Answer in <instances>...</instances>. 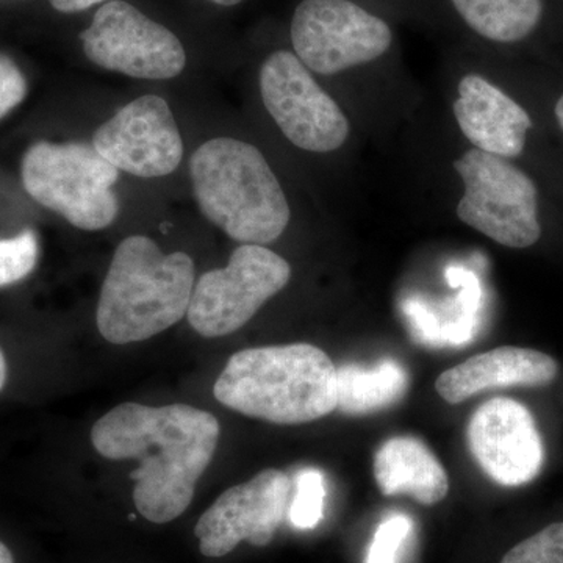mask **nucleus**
I'll list each match as a JSON object with an SVG mask.
<instances>
[{
	"label": "nucleus",
	"mask_w": 563,
	"mask_h": 563,
	"mask_svg": "<svg viewBox=\"0 0 563 563\" xmlns=\"http://www.w3.org/2000/svg\"><path fill=\"white\" fill-rule=\"evenodd\" d=\"M92 146L118 172L136 177L168 176L179 168L184 143L168 102L141 96L95 133Z\"/></svg>",
	"instance_id": "obj_12"
},
{
	"label": "nucleus",
	"mask_w": 563,
	"mask_h": 563,
	"mask_svg": "<svg viewBox=\"0 0 563 563\" xmlns=\"http://www.w3.org/2000/svg\"><path fill=\"white\" fill-rule=\"evenodd\" d=\"M7 383V361L2 350H0V391Z\"/></svg>",
	"instance_id": "obj_26"
},
{
	"label": "nucleus",
	"mask_w": 563,
	"mask_h": 563,
	"mask_svg": "<svg viewBox=\"0 0 563 563\" xmlns=\"http://www.w3.org/2000/svg\"><path fill=\"white\" fill-rule=\"evenodd\" d=\"M51 5L62 13H77L96 5V3L106 2V0H49Z\"/></svg>",
	"instance_id": "obj_24"
},
{
	"label": "nucleus",
	"mask_w": 563,
	"mask_h": 563,
	"mask_svg": "<svg viewBox=\"0 0 563 563\" xmlns=\"http://www.w3.org/2000/svg\"><path fill=\"white\" fill-rule=\"evenodd\" d=\"M80 38L95 65L136 79H173L187 63L184 46L172 31L122 0H111L96 11Z\"/></svg>",
	"instance_id": "obj_10"
},
{
	"label": "nucleus",
	"mask_w": 563,
	"mask_h": 563,
	"mask_svg": "<svg viewBox=\"0 0 563 563\" xmlns=\"http://www.w3.org/2000/svg\"><path fill=\"white\" fill-rule=\"evenodd\" d=\"M291 279L290 263L261 244H242L229 265L203 274L192 288L188 321L206 339L231 335Z\"/></svg>",
	"instance_id": "obj_7"
},
{
	"label": "nucleus",
	"mask_w": 563,
	"mask_h": 563,
	"mask_svg": "<svg viewBox=\"0 0 563 563\" xmlns=\"http://www.w3.org/2000/svg\"><path fill=\"white\" fill-rule=\"evenodd\" d=\"M501 563H563V523L533 533L504 555Z\"/></svg>",
	"instance_id": "obj_21"
},
{
	"label": "nucleus",
	"mask_w": 563,
	"mask_h": 563,
	"mask_svg": "<svg viewBox=\"0 0 563 563\" xmlns=\"http://www.w3.org/2000/svg\"><path fill=\"white\" fill-rule=\"evenodd\" d=\"M195 263L185 252L163 254L143 235L122 240L103 280L96 322L107 342H144L188 312Z\"/></svg>",
	"instance_id": "obj_3"
},
{
	"label": "nucleus",
	"mask_w": 563,
	"mask_h": 563,
	"mask_svg": "<svg viewBox=\"0 0 563 563\" xmlns=\"http://www.w3.org/2000/svg\"><path fill=\"white\" fill-rule=\"evenodd\" d=\"M391 41L387 22L351 0H303L291 21L296 57L324 76L377 60Z\"/></svg>",
	"instance_id": "obj_8"
},
{
	"label": "nucleus",
	"mask_w": 563,
	"mask_h": 563,
	"mask_svg": "<svg viewBox=\"0 0 563 563\" xmlns=\"http://www.w3.org/2000/svg\"><path fill=\"white\" fill-rule=\"evenodd\" d=\"M374 477L385 496H413L422 506L446 498L450 479L439 459L421 440L395 437L374 455Z\"/></svg>",
	"instance_id": "obj_16"
},
{
	"label": "nucleus",
	"mask_w": 563,
	"mask_h": 563,
	"mask_svg": "<svg viewBox=\"0 0 563 563\" xmlns=\"http://www.w3.org/2000/svg\"><path fill=\"white\" fill-rule=\"evenodd\" d=\"M325 501V477L317 468H306L296 476V493L288 509L291 525L313 529L322 520Z\"/></svg>",
	"instance_id": "obj_19"
},
{
	"label": "nucleus",
	"mask_w": 563,
	"mask_h": 563,
	"mask_svg": "<svg viewBox=\"0 0 563 563\" xmlns=\"http://www.w3.org/2000/svg\"><path fill=\"white\" fill-rule=\"evenodd\" d=\"M38 262V239L25 231L14 239L0 240V288L16 284L35 269Z\"/></svg>",
	"instance_id": "obj_20"
},
{
	"label": "nucleus",
	"mask_w": 563,
	"mask_h": 563,
	"mask_svg": "<svg viewBox=\"0 0 563 563\" xmlns=\"http://www.w3.org/2000/svg\"><path fill=\"white\" fill-rule=\"evenodd\" d=\"M211 2L218 3V5L232 7L243 2V0H211Z\"/></svg>",
	"instance_id": "obj_28"
},
{
	"label": "nucleus",
	"mask_w": 563,
	"mask_h": 563,
	"mask_svg": "<svg viewBox=\"0 0 563 563\" xmlns=\"http://www.w3.org/2000/svg\"><path fill=\"white\" fill-rule=\"evenodd\" d=\"M291 503V481L280 470H263L220 495L196 525L206 558H224L242 542L272 543Z\"/></svg>",
	"instance_id": "obj_11"
},
{
	"label": "nucleus",
	"mask_w": 563,
	"mask_h": 563,
	"mask_svg": "<svg viewBox=\"0 0 563 563\" xmlns=\"http://www.w3.org/2000/svg\"><path fill=\"white\" fill-rule=\"evenodd\" d=\"M118 176L120 172L88 143L40 141L25 152L21 165L25 191L84 231H101L118 217Z\"/></svg>",
	"instance_id": "obj_5"
},
{
	"label": "nucleus",
	"mask_w": 563,
	"mask_h": 563,
	"mask_svg": "<svg viewBox=\"0 0 563 563\" xmlns=\"http://www.w3.org/2000/svg\"><path fill=\"white\" fill-rule=\"evenodd\" d=\"M468 446L483 472L504 487H520L539 476L543 442L532 413L510 398L484 402L468 424Z\"/></svg>",
	"instance_id": "obj_13"
},
{
	"label": "nucleus",
	"mask_w": 563,
	"mask_h": 563,
	"mask_svg": "<svg viewBox=\"0 0 563 563\" xmlns=\"http://www.w3.org/2000/svg\"><path fill=\"white\" fill-rule=\"evenodd\" d=\"M558 373V362L542 351L503 346L473 355L440 374L435 388L444 401L461 404L495 388L544 387L554 383Z\"/></svg>",
	"instance_id": "obj_15"
},
{
	"label": "nucleus",
	"mask_w": 563,
	"mask_h": 563,
	"mask_svg": "<svg viewBox=\"0 0 563 563\" xmlns=\"http://www.w3.org/2000/svg\"><path fill=\"white\" fill-rule=\"evenodd\" d=\"M27 95V81L7 55L0 54V120L16 109Z\"/></svg>",
	"instance_id": "obj_23"
},
{
	"label": "nucleus",
	"mask_w": 563,
	"mask_h": 563,
	"mask_svg": "<svg viewBox=\"0 0 563 563\" xmlns=\"http://www.w3.org/2000/svg\"><path fill=\"white\" fill-rule=\"evenodd\" d=\"M472 31L495 43H520L542 22L544 0H451Z\"/></svg>",
	"instance_id": "obj_18"
},
{
	"label": "nucleus",
	"mask_w": 563,
	"mask_h": 563,
	"mask_svg": "<svg viewBox=\"0 0 563 563\" xmlns=\"http://www.w3.org/2000/svg\"><path fill=\"white\" fill-rule=\"evenodd\" d=\"M214 398L246 417L274 424H303L336 410V368L309 343L251 347L229 358Z\"/></svg>",
	"instance_id": "obj_2"
},
{
	"label": "nucleus",
	"mask_w": 563,
	"mask_h": 563,
	"mask_svg": "<svg viewBox=\"0 0 563 563\" xmlns=\"http://www.w3.org/2000/svg\"><path fill=\"white\" fill-rule=\"evenodd\" d=\"M266 110L299 150L333 152L350 136V121L296 54L277 51L261 69Z\"/></svg>",
	"instance_id": "obj_9"
},
{
	"label": "nucleus",
	"mask_w": 563,
	"mask_h": 563,
	"mask_svg": "<svg viewBox=\"0 0 563 563\" xmlns=\"http://www.w3.org/2000/svg\"><path fill=\"white\" fill-rule=\"evenodd\" d=\"M454 117L474 150L503 158H515L525 151L532 120L510 96L477 76L468 74L459 84Z\"/></svg>",
	"instance_id": "obj_14"
},
{
	"label": "nucleus",
	"mask_w": 563,
	"mask_h": 563,
	"mask_svg": "<svg viewBox=\"0 0 563 563\" xmlns=\"http://www.w3.org/2000/svg\"><path fill=\"white\" fill-rule=\"evenodd\" d=\"M454 169L465 188L457 206L463 224L512 250L539 242V191L528 174L509 158L479 150L466 151Z\"/></svg>",
	"instance_id": "obj_6"
},
{
	"label": "nucleus",
	"mask_w": 563,
	"mask_h": 563,
	"mask_svg": "<svg viewBox=\"0 0 563 563\" xmlns=\"http://www.w3.org/2000/svg\"><path fill=\"white\" fill-rule=\"evenodd\" d=\"M196 201L207 220L243 244L276 242L290 222V206L276 174L252 144L214 139L191 155Z\"/></svg>",
	"instance_id": "obj_4"
},
{
	"label": "nucleus",
	"mask_w": 563,
	"mask_h": 563,
	"mask_svg": "<svg viewBox=\"0 0 563 563\" xmlns=\"http://www.w3.org/2000/svg\"><path fill=\"white\" fill-rule=\"evenodd\" d=\"M555 120H558L559 125L563 131V96L559 99L558 103H555Z\"/></svg>",
	"instance_id": "obj_27"
},
{
	"label": "nucleus",
	"mask_w": 563,
	"mask_h": 563,
	"mask_svg": "<svg viewBox=\"0 0 563 563\" xmlns=\"http://www.w3.org/2000/svg\"><path fill=\"white\" fill-rule=\"evenodd\" d=\"M412 529V520L407 515H391L374 533L366 563H398L399 553L409 540Z\"/></svg>",
	"instance_id": "obj_22"
},
{
	"label": "nucleus",
	"mask_w": 563,
	"mask_h": 563,
	"mask_svg": "<svg viewBox=\"0 0 563 563\" xmlns=\"http://www.w3.org/2000/svg\"><path fill=\"white\" fill-rule=\"evenodd\" d=\"M0 563H14L13 554L3 542H0Z\"/></svg>",
	"instance_id": "obj_25"
},
{
	"label": "nucleus",
	"mask_w": 563,
	"mask_h": 563,
	"mask_svg": "<svg viewBox=\"0 0 563 563\" xmlns=\"http://www.w3.org/2000/svg\"><path fill=\"white\" fill-rule=\"evenodd\" d=\"M406 369L384 361L374 368L343 365L336 369V409L346 415H366L385 409L407 391Z\"/></svg>",
	"instance_id": "obj_17"
},
{
	"label": "nucleus",
	"mask_w": 563,
	"mask_h": 563,
	"mask_svg": "<svg viewBox=\"0 0 563 563\" xmlns=\"http://www.w3.org/2000/svg\"><path fill=\"white\" fill-rule=\"evenodd\" d=\"M220 433L213 415L187 404L124 402L96 421L91 442L110 461L140 462L132 473L136 510L151 523L165 525L190 507Z\"/></svg>",
	"instance_id": "obj_1"
}]
</instances>
